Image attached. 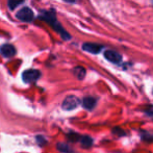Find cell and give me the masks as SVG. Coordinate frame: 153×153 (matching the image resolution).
<instances>
[{
	"mask_svg": "<svg viewBox=\"0 0 153 153\" xmlns=\"http://www.w3.org/2000/svg\"><path fill=\"white\" fill-rule=\"evenodd\" d=\"M39 19L44 20L45 22L48 23L57 33L61 34V36L65 41H68L71 39L70 34L65 30V28L61 25V23L57 21L56 15H55L54 10H41L40 15H39Z\"/></svg>",
	"mask_w": 153,
	"mask_h": 153,
	"instance_id": "1",
	"label": "cell"
},
{
	"mask_svg": "<svg viewBox=\"0 0 153 153\" xmlns=\"http://www.w3.org/2000/svg\"><path fill=\"white\" fill-rule=\"evenodd\" d=\"M79 104H80V100H79L78 97L74 96V95H70V96L66 97L65 100L62 101V107L65 111H73Z\"/></svg>",
	"mask_w": 153,
	"mask_h": 153,
	"instance_id": "2",
	"label": "cell"
},
{
	"mask_svg": "<svg viewBox=\"0 0 153 153\" xmlns=\"http://www.w3.org/2000/svg\"><path fill=\"white\" fill-rule=\"evenodd\" d=\"M40 77H41V72L39 70H36V69H29V70L24 71L22 74L23 81L26 83L34 82V81L38 80Z\"/></svg>",
	"mask_w": 153,
	"mask_h": 153,
	"instance_id": "3",
	"label": "cell"
},
{
	"mask_svg": "<svg viewBox=\"0 0 153 153\" xmlns=\"http://www.w3.org/2000/svg\"><path fill=\"white\" fill-rule=\"evenodd\" d=\"M17 18L23 22H31L34 19V14L29 7H23L17 13Z\"/></svg>",
	"mask_w": 153,
	"mask_h": 153,
	"instance_id": "4",
	"label": "cell"
},
{
	"mask_svg": "<svg viewBox=\"0 0 153 153\" xmlns=\"http://www.w3.org/2000/svg\"><path fill=\"white\" fill-rule=\"evenodd\" d=\"M103 55H104V57L109 62H113V64H116V65H119L122 62V55L116 50L107 49V50L104 51V54Z\"/></svg>",
	"mask_w": 153,
	"mask_h": 153,
	"instance_id": "5",
	"label": "cell"
},
{
	"mask_svg": "<svg viewBox=\"0 0 153 153\" xmlns=\"http://www.w3.org/2000/svg\"><path fill=\"white\" fill-rule=\"evenodd\" d=\"M104 48L103 45L98 43H85L82 45V49L87 52H90L92 54H98L102 49Z\"/></svg>",
	"mask_w": 153,
	"mask_h": 153,
	"instance_id": "6",
	"label": "cell"
},
{
	"mask_svg": "<svg viewBox=\"0 0 153 153\" xmlns=\"http://www.w3.org/2000/svg\"><path fill=\"white\" fill-rule=\"evenodd\" d=\"M0 53L3 55L4 57H13L16 54V49L13 45L10 44H4L0 48Z\"/></svg>",
	"mask_w": 153,
	"mask_h": 153,
	"instance_id": "7",
	"label": "cell"
},
{
	"mask_svg": "<svg viewBox=\"0 0 153 153\" xmlns=\"http://www.w3.org/2000/svg\"><path fill=\"white\" fill-rule=\"evenodd\" d=\"M81 103H82V106L85 107V108L89 109V111H92V109L96 106L97 100L94 98V97L89 96V97L83 98V100L81 101Z\"/></svg>",
	"mask_w": 153,
	"mask_h": 153,
	"instance_id": "8",
	"label": "cell"
},
{
	"mask_svg": "<svg viewBox=\"0 0 153 153\" xmlns=\"http://www.w3.org/2000/svg\"><path fill=\"white\" fill-rule=\"evenodd\" d=\"M73 73H74V75L79 79V80H82V79L85 78V73L87 72H85V69L83 68V67L78 66V67H75V68L73 69Z\"/></svg>",
	"mask_w": 153,
	"mask_h": 153,
	"instance_id": "9",
	"label": "cell"
},
{
	"mask_svg": "<svg viewBox=\"0 0 153 153\" xmlns=\"http://www.w3.org/2000/svg\"><path fill=\"white\" fill-rule=\"evenodd\" d=\"M79 141H80V144L82 147L85 148H90L93 145V139L88 135H83V137H79Z\"/></svg>",
	"mask_w": 153,
	"mask_h": 153,
	"instance_id": "10",
	"label": "cell"
},
{
	"mask_svg": "<svg viewBox=\"0 0 153 153\" xmlns=\"http://www.w3.org/2000/svg\"><path fill=\"white\" fill-rule=\"evenodd\" d=\"M22 3H24V0H8L7 5L10 7V10H15L17 6L21 5Z\"/></svg>",
	"mask_w": 153,
	"mask_h": 153,
	"instance_id": "11",
	"label": "cell"
},
{
	"mask_svg": "<svg viewBox=\"0 0 153 153\" xmlns=\"http://www.w3.org/2000/svg\"><path fill=\"white\" fill-rule=\"evenodd\" d=\"M59 149L61 150L62 152H66V153H68V151H69V147L66 145V144H59Z\"/></svg>",
	"mask_w": 153,
	"mask_h": 153,
	"instance_id": "12",
	"label": "cell"
},
{
	"mask_svg": "<svg viewBox=\"0 0 153 153\" xmlns=\"http://www.w3.org/2000/svg\"><path fill=\"white\" fill-rule=\"evenodd\" d=\"M64 1L68 2V3H76L78 0H64Z\"/></svg>",
	"mask_w": 153,
	"mask_h": 153,
	"instance_id": "13",
	"label": "cell"
}]
</instances>
